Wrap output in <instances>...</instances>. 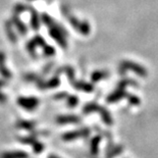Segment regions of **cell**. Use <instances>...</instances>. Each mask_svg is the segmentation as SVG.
<instances>
[{
	"instance_id": "obj_1",
	"label": "cell",
	"mask_w": 158,
	"mask_h": 158,
	"mask_svg": "<svg viewBox=\"0 0 158 158\" xmlns=\"http://www.w3.org/2000/svg\"><path fill=\"white\" fill-rule=\"evenodd\" d=\"M28 154L26 152H21V151H16V152H8L1 154L0 158H28Z\"/></svg>"
},
{
	"instance_id": "obj_2",
	"label": "cell",
	"mask_w": 158,
	"mask_h": 158,
	"mask_svg": "<svg viewBox=\"0 0 158 158\" xmlns=\"http://www.w3.org/2000/svg\"><path fill=\"white\" fill-rule=\"evenodd\" d=\"M49 158H58V157H57V156H54V155H50Z\"/></svg>"
}]
</instances>
